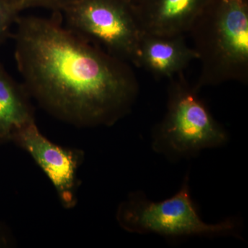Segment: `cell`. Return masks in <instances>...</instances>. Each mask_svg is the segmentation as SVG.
<instances>
[{
  "label": "cell",
  "instance_id": "12",
  "mask_svg": "<svg viewBox=\"0 0 248 248\" xmlns=\"http://www.w3.org/2000/svg\"><path fill=\"white\" fill-rule=\"evenodd\" d=\"M14 244L12 232L5 223L0 221V248H11Z\"/></svg>",
  "mask_w": 248,
  "mask_h": 248
},
{
  "label": "cell",
  "instance_id": "11",
  "mask_svg": "<svg viewBox=\"0 0 248 248\" xmlns=\"http://www.w3.org/2000/svg\"><path fill=\"white\" fill-rule=\"evenodd\" d=\"M14 5L21 11L29 9H44L51 12L62 11L75 0H1Z\"/></svg>",
  "mask_w": 248,
  "mask_h": 248
},
{
  "label": "cell",
  "instance_id": "7",
  "mask_svg": "<svg viewBox=\"0 0 248 248\" xmlns=\"http://www.w3.org/2000/svg\"><path fill=\"white\" fill-rule=\"evenodd\" d=\"M210 0H140L134 6L143 33L185 35Z\"/></svg>",
  "mask_w": 248,
  "mask_h": 248
},
{
  "label": "cell",
  "instance_id": "1",
  "mask_svg": "<svg viewBox=\"0 0 248 248\" xmlns=\"http://www.w3.org/2000/svg\"><path fill=\"white\" fill-rule=\"evenodd\" d=\"M62 22L61 11L17 17L15 59L23 84L58 120L81 128L114 125L131 112L138 96L131 64Z\"/></svg>",
  "mask_w": 248,
  "mask_h": 248
},
{
  "label": "cell",
  "instance_id": "10",
  "mask_svg": "<svg viewBox=\"0 0 248 248\" xmlns=\"http://www.w3.org/2000/svg\"><path fill=\"white\" fill-rule=\"evenodd\" d=\"M21 12L14 5L0 0V47L11 37V29Z\"/></svg>",
  "mask_w": 248,
  "mask_h": 248
},
{
  "label": "cell",
  "instance_id": "6",
  "mask_svg": "<svg viewBox=\"0 0 248 248\" xmlns=\"http://www.w3.org/2000/svg\"><path fill=\"white\" fill-rule=\"evenodd\" d=\"M11 142L29 153L45 173L62 206L74 208L78 203V171L84 160V151L53 143L41 133L35 122L16 131Z\"/></svg>",
  "mask_w": 248,
  "mask_h": 248
},
{
  "label": "cell",
  "instance_id": "2",
  "mask_svg": "<svg viewBox=\"0 0 248 248\" xmlns=\"http://www.w3.org/2000/svg\"><path fill=\"white\" fill-rule=\"evenodd\" d=\"M188 32L201 63L197 89L248 84V0H210Z\"/></svg>",
  "mask_w": 248,
  "mask_h": 248
},
{
  "label": "cell",
  "instance_id": "3",
  "mask_svg": "<svg viewBox=\"0 0 248 248\" xmlns=\"http://www.w3.org/2000/svg\"><path fill=\"white\" fill-rule=\"evenodd\" d=\"M189 181L187 175L177 193L161 202L148 200L141 191L130 194L117 208L119 225L128 232L152 233L171 240L225 236L241 239L239 218H228L215 224L203 221L192 199Z\"/></svg>",
  "mask_w": 248,
  "mask_h": 248
},
{
  "label": "cell",
  "instance_id": "4",
  "mask_svg": "<svg viewBox=\"0 0 248 248\" xmlns=\"http://www.w3.org/2000/svg\"><path fill=\"white\" fill-rule=\"evenodd\" d=\"M169 79L167 110L153 129V149L175 160L226 144L228 134L199 96L200 90L190 84L184 72Z\"/></svg>",
  "mask_w": 248,
  "mask_h": 248
},
{
  "label": "cell",
  "instance_id": "9",
  "mask_svg": "<svg viewBox=\"0 0 248 248\" xmlns=\"http://www.w3.org/2000/svg\"><path fill=\"white\" fill-rule=\"evenodd\" d=\"M32 98L0 62V144L9 143L16 131L35 122Z\"/></svg>",
  "mask_w": 248,
  "mask_h": 248
},
{
  "label": "cell",
  "instance_id": "13",
  "mask_svg": "<svg viewBox=\"0 0 248 248\" xmlns=\"http://www.w3.org/2000/svg\"><path fill=\"white\" fill-rule=\"evenodd\" d=\"M128 1H130V2L133 5V6H135V5L138 4V3L139 2V1H140V0H128Z\"/></svg>",
  "mask_w": 248,
  "mask_h": 248
},
{
  "label": "cell",
  "instance_id": "5",
  "mask_svg": "<svg viewBox=\"0 0 248 248\" xmlns=\"http://www.w3.org/2000/svg\"><path fill=\"white\" fill-rule=\"evenodd\" d=\"M62 16L69 30L112 56L135 64L142 32L128 0H75Z\"/></svg>",
  "mask_w": 248,
  "mask_h": 248
},
{
  "label": "cell",
  "instance_id": "8",
  "mask_svg": "<svg viewBox=\"0 0 248 248\" xmlns=\"http://www.w3.org/2000/svg\"><path fill=\"white\" fill-rule=\"evenodd\" d=\"M198 56L189 46L185 35L161 36L142 32L134 66L155 78H169L184 72Z\"/></svg>",
  "mask_w": 248,
  "mask_h": 248
}]
</instances>
